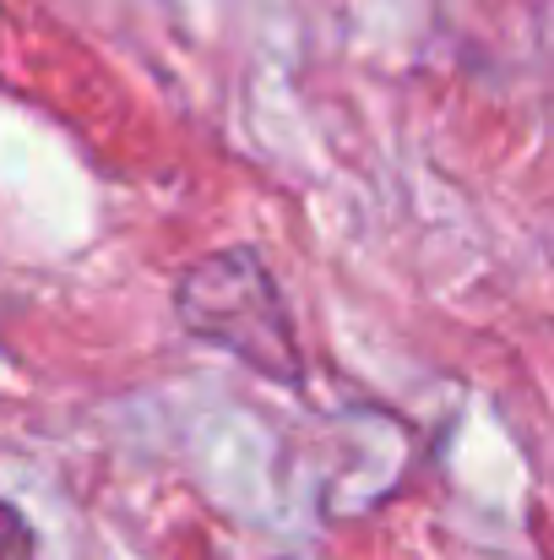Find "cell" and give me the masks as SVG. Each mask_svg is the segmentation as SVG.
<instances>
[{"instance_id": "1", "label": "cell", "mask_w": 554, "mask_h": 560, "mask_svg": "<svg viewBox=\"0 0 554 560\" xmlns=\"http://www.w3.org/2000/svg\"><path fill=\"white\" fill-rule=\"evenodd\" d=\"M175 322L196 343L223 349L245 371L272 386L305 392V349L294 332V311L256 245L207 250L175 278Z\"/></svg>"}, {"instance_id": "2", "label": "cell", "mask_w": 554, "mask_h": 560, "mask_svg": "<svg viewBox=\"0 0 554 560\" xmlns=\"http://www.w3.org/2000/svg\"><path fill=\"white\" fill-rule=\"evenodd\" d=\"M33 550H38V539H33L27 517L0 501V560H33Z\"/></svg>"}]
</instances>
